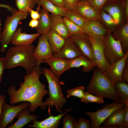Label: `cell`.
I'll return each instance as SVG.
<instances>
[{"instance_id": "obj_1", "label": "cell", "mask_w": 128, "mask_h": 128, "mask_svg": "<svg viewBox=\"0 0 128 128\" xmlns=\"http://www.w3.org/2000/svg\"><path fill=\"white\" fill-rule=\"evenodd\" d=\"M42 74L41 67L36 66L31 72L24 76V81L20 83L18 90H16L14 85L10 86L7 91L10 104L13 105L21 102L27 101L30 104L29 109L30 112H34L39 107L42 110L43 99L48 92L45 84L40 80V77Z\"/></svg>"}, {"instance_id": "obj_2", "label": "cell", "mask_w": 128, "mask_h": 128, "mask_svg": "<svg viewBox=\"0 0 128 128\" xmlns=\"http://www.w3.org/2000/svg\"><path fill=\"white\" fill-rule=\"evenodd\" d=\"M35 48L32 45H14L9 47L4 58L5 69L20 66L25 69L26 74L30 73L36 66L33 55Z\"/></svg>"}, {"instance_id": "obj_3", "label": "cell", "mask_w": 128, "mask_h": 128, "mask_svg": "<svg viewBox=\"0 0 128 128\" xmlns=\"http://www.w3.org/2000/svg\"><path fill=\"white\" fill-rule=\"evenodd\" d=\"M114 85L105 72L97 68L94 69L92 78L86 89L96 96L124 103L116 91Z\"/></svg>"}, {"instance_id": "obj_4", "label": "cell", "mask_w": 128, "mask_h": 128, "mask_svg": "<svg viewBox=\"0 0 128 128\" xmlns=\"http://www.w3.org/2000/svg\"><path fill=\"white\" fill-rule=\"evenodd\" d=\"M42 74L46 78L48 84L49 97L44 102L43 110L48 106L49 108L55 106L57 110L59 112L67 101L64 97L62 89L57 78L50 69L44 68L42 69Z\"/></svg>"}, {"instance_id": "obj_5", "label": "cell", "mask_w": 128, "mask_h": 128, "mask_svg": "<svg viewBox=\"0 0 128 128\" xmlns=\"http://www.w3.org/2000/svg\"><path fill=\"white\" fill-rule=\"evenodd\" d=\"M28 14L18 10L6 18L1 35V52H3L5 51L8 45L10 43L13 35L17 29L19 22L27 18Z\"/></svg>"}, {"instance_id": "obj_6", "label": "cell", "mask_w": 128, "mask_h": 128, "mask_svg": "<svg viewBox=\"0 0 128 128\" xmlns=\"http://www.w3.org/2000/svg\"><path fill=\"white\" fill-rule=\"evenodd\" d=\"M104 55L110 64L122 58L125 55L119 41L115 40L108 32L103 39Z\"/></svg>"}, {"instance_id": "obj_7", "label": "cell", "mask_w": 128, "mask_h": 128, "mask_svg": "<svg viewBox=\"0 0 128 128\" xmlns=\"http://www.w3.org/2000/svg\"><path fill=\"white\" fill-rule=\"evenodd\" d=\"M125 105L123 103L114 102L106 105L104 107L95 112H86V114L91 120V128H99L102 122L113 112Z\"/></svg>"}, {"instance_id": "obj_8", "label": "cell", "mask_w": 128, "mask_h": 128, "mask_svg": "<svg viewBox=\"0 0 128 128\" xmlns=\"http://www.w3.org/2000/svg\"><path fill=\"white\" fill-rule=\"evenodd\" d=\"M92 47L96 67L105 72L110 67V64L106 60L104 53L103 38L92 36H88Z\"/></svg>"}, {"instance_id": "obj_9", "label": "cell", "mask_w": 128, "mask_h": 128, "mask_svg": "<svg viewBox=\"0 0 128 128\" xmlns=\"http://www.w3.org/2000/svg\"><path fill=\"white\" fill-rule=\"evenodd\" d=\"M33 55L36 66H40L45 60L53 57V53L46 35H40L36 47L35 48Z\"/></svg>"}, {"instance_id": "obj_10", "label": "cell", "mask_w": 128, "mask_h": 128, "mask_svg": "<svg viewBox=\"0 0 128 128\" xmlns=\"http://www.w3.org/2000/svg\"><path fill=\"white\" fill-rule=\"evenodd\" d=\"M30 104L27 101H25L21 104L13 106L5 102L3 106L0 128H5L12 122L18 114L23 109L29 107Z\"/></svg>"}, {"instance_id": "obj_11", "label": "cell", "mask_w": 128, "mask_h": 128, "mask_svg": "<svg viewBox=\"0 0 128 128\" xmlns=\"http://www.w3.org/2000/svg\"><path fill=\"white\" fill-rule=\"evenodd\" d=\"M69 37L83 55L96 65L91 43L89 36L83 33L78 35H70Z\"/></svg>"}, {"instance_id": "obj_12", "label": "cell", "mask_w": 128, "mask_h": 128, "mask_svg": "<svg viewBox=\"0 0 128 128\" xmlns=\"http://www.w3.org/2000/svg\"><path fill=\"white\" fill-rule=\"evenodd\" d=\"M53 55V57L69 60L83 55L70 37L65 39L64 43L60 50Z\"/></svg>"}, {"instance_id": "obj_13", "label": "cell", "mask_w": 128, "mask_h": 128, "mask_svg": "<svg viewBox=\"0 0 128 128\" xmlns=\"http://www.w3.org/2000/svg\"><path fill=\"white\" fill-rule=\"evenodd\" d=\"M75 11L88 20H101V10L90 5L87 1H79Z\"/></svg>"}, {"instance_id": "obj_14", "label": "cell", "mask_w": 128, "mask_h": 128, "mask_svg": "<svg viewBox=\"0 0 128 128\" xmlns=\"http://www.w3.org/2000/svg\"><path fill=\"white\" fill-rule=\"evenodd\" d=\"M128 60V52L121 59L111 64L105 72L106 75L114 84L116 81L123 80L122 77V73Z\"/></svg>"}, {"instance_id": "obj_15", "label": "cell", "mask_w": 128, "mask_h": 128, "mask_svg": "<svg viewBox=\"0 0 128 128\" xmlns=\"http://www.w3.org/2000/svg\"><path fill=\"white\" fill-rule=\"evenodd\" d=\"M84 33L88 36L103 38L108 31L100 20H87L82 27Z\"/></svg>"}, {"instance_id": "obj_16", "label": "cell", "mask_w": 128, "mask_h": 128, "mask_svg": "<svg viewBox=\"0 0 128 128\" xmlns=\"http://www.w3.org/2000/svg\"><path fill=\"white\" fill-rule=\"evenodd\" d=\"M125 0H109L102 9L112 16L116 25H119L121 22L122 10H123Z\"/></svg>"}, {"instance_id": "obj_17", "label": "cell", "mask_w": 128, "mask_h": 128, "mask_svg": "<svg viewBox=\"0 0 128 128\" xmlns=\"http://www.w3.org/2000/svg\"><path fill=\"white\" fill-rule=\"evenodd\" d=\"M22 28L19 27L13 35L10 43L14 45L28 46L32 45L34 41L40 35L38 33L28 34L22 32Z\"/></svg>"}, {"instance_id": "obj_18", "label": "cell", "mask_w": 128, "mask_h": 128, "mask_svg": "<svg viewBox=\"0 0 128 128\" xmlns=\"http://www.w3.org/2000/svg\"><path fill=\"white\" fill-rule=\"evenodd\" d=\"M70 60L54 57L44 61L45 63L49 66L51 71L58 78L64 73L70 69Z\"/></svg>"}, {"instance_id": "obj_19", "label": "cell", "mask_w": 128, "mask_h": 128, "mask_svg": "<svg viewBox=\"0 0 128 128\" xmlns=\"http://www.w3.org/2000/svg\"><path fill=\"white\" fill-rule=\"evenodd\" d=\"M72 109L69 108L64 113L61 111L57 115L54 116L50 115L44 120L40 121L37 119L31 121L33 124L29 125L28 126L34 128H57L60 123L62 117L68 111Z\"/></svg>"}, {"instance_id": "obj_20", "label": "cell", "mask_w": 128, "mask_h": 128, "mask_svg": "<svg viewBox=\"0 0 128 128\" xmlns=\"http://www.w3.org/2000/svg\"><path fill=\"white\" fill-rule=\"evenodd\" d=\"M124 106L113 112L102 122L101 128H121L124 121Z\"/></svg>"}, {"instance_id": "obj_21", "label": "cell", "mask_w": 128, "mask_h": 128, "mask_svg": "<svg viewBox=\"0 0 128 128\" xmlns=\"http://www.w3.org/2000/svg\"><path fill=\"white\" fill-rule=\"evenodd\" d=\"M51 29L65 39L70 35L63 20V17L58 15L50 14Z\"/></svg>"}, {"instance_id": "obj_22", "label": "cell", "mask_w": 128, "mask_h": 128, "mask_svg": "<svg viewBox=\"0 0 128 128\" xmlns=\"http://www.w3.org/2000/svg\"><path fill=\"white\" fill-rule=\"evenodd\" d=\"M39 12L40 17L38 19V24L35 28L36 30L40 35H46L51 30L50 14L42 8L39 9Z\"/></svg>"}, {"instance_id": "obj_23", "label": "cell", "mask_w": 128, "mask_h": 128, "mask_svg": "<svg viewBox=\"0 0 128 128\" xmlns=\"http://www.w3.org/2000/svg\"><path fill=\"white\" fill-rule=\"evenodd\" d=\"M113 33L114 38L120 41L125 54L128 52V22L119 26Z\"/></svg>"}, {"instance_id": "obj_24", "label": "cell", "mask_w": 128, "mask_h": 128, "mask_svg": "<svg viewBox=\"0 0 128 128\" xmlns=\"http://www.w3.org/2000/svg\"><path fill=\"white\" fill-rule=\"evenodd\" d=\"M30 111L27 108L24 109L18 114L16 117L18 120L14 124L8 126V128H22L28 123L37 119L38 116L30 114Z\"/></svg>"}, {"instance_id": "obj_25", "label": "cell", "mask_w": 128, "mask_h": 128, "mask_svg": "<svg viewBox=\"0 0 128 128\" xmlns=\"http://www.w3.org/2000/svg\"><path fill=\"white\" fill-rule=\"evenodd\" d=\"M81 66H82L81 70L82 71L85 73L91 71L96 67L94 63L84 55L70 60V69L78 68Z\"/></svg>"}, {"instance_id": "obj_26", "label": "cell", "mask_w": 128, "mask_h": 128, "mask_svg": "<svg viewBox=\"0 0 128 128\" xmlns=\"http://www.w3.org/2000/svg\"><path fill=\"white\" fill-rule=\"evenodd\" d=\"M36 4L51 14L65 17L67 10L64 7L58 6L49 0H36Z\"/></svg>"}, {"instance_id": "obj_27", "label": "cell", "mask_w": 128, "mask_h": 128, "mask_svg": "<svg viewBox=\"0 0 128 128\" xmlns=\"http://www.w3.org/2000/svg\"><path fill=\"white\" fill-rule=\"evenodd\" d=\"M46 35L53 54L59 52L64 45L65 39L51 29Z\"/></svg>"}, {"instance_id": "obj_28", "label": "cell", "mask_w": 128, "mask_h": 128, "mask_svg": "<svg viewBox=\"0 0 128 128\" xmlns=\"http://www.w3.org/2000/svg\"><path fill=\"white\" fill-rule=\"evenodd\" d=\"M115 90L125 105H128V82L123 80L115 82Z\"/></svg>"}, {"instance_id": "obj_29", "label": "cell", "mask_w": 128, "mask_h": 128, "mask_svg": "<svg viewBox=\"0 0 128 128\" xmlns=\"http://www.w3.org/2000/svg\"><path fill=\"white\" fill-rule=\"evenodd\" d=\"M64 17L82 27L87 20L76 11L67 10Z\"/></svg>"}, {"instance_id": "obj_30", "label": "cell", "mask_w": 128, "mask_h": 128, "mask_svg": "<svg viewBox=\"0 0 128 128\" xmlns=\"http://www.w3.org/2000/svg\"><path fill=\"white\" fill-rule=\"evenodd\" d=\"M15 2L18 11L28 14L36 4V0H15Z\"/></svg>"}, {"instance_id": "obj_31", "label": "cell", "mask_w": 128, "mask_h": 128, "mask_svg": "<svg viewBox=\"0 0 128 128\" xmlns=\"http://www.w3.org/2000/svg\"><path fill=\"white\" fill-rule=\"evenodd\" d=\"M63 20L70 35H78L84 33L82 28L65 17Z\"/></svg>"}, {"instance_id": "obj_32", "label": "cell", "mask_w": 128, "mask_h": 128, "mask_svg": "<svg viewBox=\"0 0 128 128\" xmlns=\"http://www.w3.org/2000/svg\"><path fill=\"white\" fill-rule=\"evenodd\" d=\"M68 94L67 97L68 98L71 96H74L80 98L82 102H84L85 92V87L81 86L67 91Z\"/></svg>"}, {"instance_id": "obj_33", "label": "cell", "mask_w": 128, "mask_h": 128, "mask_svg": "<svg viewBox=\"0 0 128 128\" xmlns=\"http://www.w3.org/2000/svg\"><path fill=\"white\" fill-rule=\"evenodd\" d=\"M100 17V21L105 23V25L107 26V27H112L116 25L114 20L112 16L103 9L101 10Z\"/></svg>"}, {"instance_id": "obj_34", "label": "cell", "mask_w": 128, "mask_h": 128, "mask_svg": "<svg viewBox=\"0 0 128 128\" xmlns=\"http://www.w3.org/2000/svg\"><path fill=\"white\" fill-rule=\"evenodd\" d=\"M63 118V128H75L77 120L70 115L66 114Z\"/></svg>"}, {"instance_id": "obj_35", "label": "cell", "mask_w": 128, "mask_h": 128, "mask_svg": "<svg viewBox=\"0 0 128 128\" xmlns=\"http://www.w3.org/2000/svg\"><path fill=\"white\" fill-rule=\"evenodd\" d=\"M104 98L94 95L89 91L85 92L84 101L86 103L94 102L101 104L104 102Z\"/></svg>"}, {"instance_id": "obj_36", "label": "cell", "mask_w": 128, "mask_h": 128, "mask_svg": "<svg viewBox=\"0 0 128 128\" xmlns=\"http://www.w3.org/2000/svg\"><path fill=\"white\" fill-rule=\"evenodd\" d=\"M91 123L90 121L84 118H79L77 120L75 128H90Z\"/></svg>"}, {"instance_id": "obj_37", "label": "cell", "mask_w": 128, "mask_h": 128, "mask_svg": "<svg viewBox=\"0 0 128 128\" xmlns=\"http://www.w3.org/2000/svg\"><path fill=\"white\" fill-rule=\"evenodd\" d=\"M64 7L67 10L75 11L79 0H64Z\"/></svg>"}, {"instance_id": "obj_38", "label": "cell", "mask_w": 128, "mask_h": 128, "mask_svg": "<svg viewBox=\"0 0 128 128\" xmlns=\"http://www.w3.org/2000/svg\"><path fill=\"white\" fill-rule=\"evenodd\" d=\"M109 0H87L90 5L101 10Z\"/></svg>"}, {"instance_id": "obj_39", "label": "cell", "mask_w": 128, "mask_h": 128, "mask_svg": "<svg viewBox=\"0 0 128 128\" xmlns=\"http://www.w3.org/2000/svg\"><path fill=\"white\" fill-rule=\"evenodd\" d=\"M40 6H38L36 10H35L33 9L30 10L29 13L31 18L32 19L38 20L40 17V14L39 10L40 9Z\"/></svg>"}, {"instance_id": "obj_40", "label": "cell", "mask_w": 128, "mask_h": 128, "mask_svg": "<svg viewBox=\"0 0 128 128\" xmlns=\"http://www.w3.org/2000/svg\"><path fill=\"white\" fill-rule=\"evenodd\" d=\"M124 108L125 112L124 121L121 128H128V105H125Z\"/></svg>"}, {"instance_id": "obj_41", "label": "cell", "mask_w": 128, "mask_h": 128, "mask_svg": "<svg viewBox=\"0 0 128 128\" xmlns=\"http://www.w3.org/2000/svg\"><path fill=\"white\" fill-rule=\"evenodd\" d=\"M5 69V58H0V84L3 78V73Z\"/></svg>"}, {"instance_id": "obj_42", "label": "cell", "mask_w": 128, "mask_h": 128, "mask_svg": "<svg viewBox=\"0 0 128 128\" xmlns=\"http://www.w3.org/2000/svg\"><path fill=\"white\" fill-rule=\"evenodd\" d=\"M122 77L123 80L128 82V60L127 61L123 70Z\"/></svg>"}, {"instance_id": "obj_43", "label": "cell", "mask_w": 128, "mask_h": 128, "mask_svg": "<svg viewBox=\"0 0 128 128\" xmlns=\"http://www.w3.org/2000/svg\"><path fill=\"white\" fill-rule=\"evenodd\" d=\"M5 95L0 96V121H1L3 105L5 102Z\"/></svg>"}, {"instance_id": "obj_44", "label": "cell", "mask_w": 128, "mask_h": 128, "mask_svg": "<svg viewBox=\"0 0 128 128\" xmlns=\"http://www.w3.org/2000/svg\"><path fill=\"white\" fill-rule=\"evenodd\" d=\"M123 10H124L125 23L128 22V0H125L124 1Z\"/></svg>"}, {"instance_id": "obj_45", "label": "cell", "mask_w": 128, "mask_h": 128, "mask_svg": "<svg viewBox=\"0 0 128 128\" xmlns=\"http://www.w3.org/2000/svg\"><path fill=\"white\" fill-rule=\"evenodd\" d=\"M55 5L61 7H64V0H49Z\"/></svg>"}, {"instance_id": "obj_46", "label": "cell", "mask_w": 128, "mask_h": 128, "mask_svg": "<svg viewBox=\"0 0 128 128\" xmlns=\"http://www.w3.org/2000/svg\"><path fill=\"white\" fill-rule=\"evenodd\" d=\"M38 20L32 19L29 22V26L32 28H36L38 26Z\"/></svg>"}, {"instance_id": "obj_47", "label": "cell", "mask_w": 128, "mask_h": 128, "mask_svg": "<svg viewBox=\"0 0 128 128\" xmlns=\"http://www.w3.org/2000/svg\"><path fill=\"white\" fill-rule=\"evenodd\" d=\"M0 7L7 9L8 11H10L11 13H13L15 11V9L9 5L7 4H0Z\"/></svg>"}, {"instance_id": "obj_48", "label": "cell", "mask_w": 128, "mask_h": 128, "mask_svg": "<svg viewBox=\"0 0 128 128\" xmlns=\"http://www.w3.org/2000/svg\"><path fill=\"white\" fill-rule=\"evenodd\" d=\"M2 27H1V19L0 17V39H1V33L2 32Z\"/></svg>"}, {"instance_id": "obj_49", "label": "cell", "mask_w": 128, "mask_h": 128, "mask_svg": "<svg viewBox=\"0 0 128 128\" xmlns=\"http://www.w3.org/2000/svg\"><path fill=\"white\" fill-rule=\"evenodd\" d=\"M118 1H124L125 0H117Z\"/></svg>"}, {"instance_id": "obj_50", "label": "cell", "mask_w": 128, "mask_h": 128, "mask_svg": "<svg viewBox=\"0 0 128 128\" xmlns=\"http://www.w3.org/2000/svg\"><path fill=\"white\" fill-rule=\"evenodd\" d=\"M87 0H79V1H87Z\"/></svg>"}, {"instance_id": "obj_51", "label": "cell", "mask_w": 128, "mask_h": 128, "mask_svg": "<svg viewBox=\"0 0 128 128\" xmlns=\"http://www.w3.org/2000/svg\"><path fill=\"white\" fill-rule=\"evenodd\" d=\"M1 121H0V126Z\"/></svg>"}]
</instances>
